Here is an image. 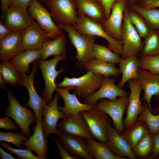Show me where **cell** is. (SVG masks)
Returning <instances> with one entry per match:
<instances>
[{
    "label": "cell",
    "instance_id": "1",
    "mask_svg": "<svg viewBox=\"0 0 159 159\" xmlns=\"http://www.w3.org/2000/svg\"><path fill=\"white\" fill-rule=\"evenodd\" d=\"M57 26L59 29L68 34V38L77 51L74 57L77 60L76 66L81 70L85 64L95 59L93 47L97 37L82 34L70 24H63Z\"/></svg>",
    "mask_w": 159,
    "mask_h": 159
},
{
    "label": "cell",
    "instance_id": "2",
    "mask_svg": "<svg viewBox=\"0 0 159 159\" xmlns=\"http://www.w3.org/2000/svg\"><path fill=\"white\" fill-rule=\"evenodd\" d=\"M6 90L9 104L4 109L6 116L14 119L21 132L29 138L30 125L37 121L35 113L26 106H22L14 97L11 89Z\"/></svg>",
    "mask_w": 159,
    "mask_h": 159
},
{
    "label": "cell",
    "instance_id": "3",
    "mask_svg": "<svg viewBox=\"0 0 159 159\" xmlns=\"http://www.w3.org/2000/svg\"><path fill=\"white\" fill-rule=\"evenodd\" d=\"M104 76L90 71L78 77L65 76L57 87H66L73 86L77 95L85 98L96 92L100 87Z\"/></svg>",
    "mask_w": 159,
    "mask_h": 159
},
{
    "label": "cell",
    "instance_id": "4",
    "mask_svg": "<svg viewBox=\"0 0 159 159\" xmlns=\"http://www.w3.org/2000/svg\"><path fill=\"white\" fill-rule=\"evenodd\" d=\"M74 27L82 34L95 36L104 38L108 42V47L111 50L121 55L122 48V42L110 35L101 24L92 21L84 14L78 12L77 22Z\"/></svg>",
    "mask_w": 159,
    "mask_h": 159
},
{
    "label": "cell",
    "instance_id": "5",
    "mask_svg": "<svg viewBox=\"0 0 159 159\" xmlns=\"http://www.w3.org/2000/svg\"><path fill=\"white\" fill-rule=\"evenodd\" d=\"M45 3L57 25L63 24L75 25L78 11L75 0H49Z\"/></svg>",
    "mask_w": 159,
    "mask_h": 159
},
{
    "label": "cell",
    "instance_id": "6",
    "mask_svg": "<svg viewBox=\"0 0 159 159\" xmlns=\"http://www.w3.org/2000/svg\"><path fill=\"white\" fill-rule=\"evenodd\" d=\"M68 59L66 56H54L52 59L46 61L39 59L38 60V66L41 69L45 82V87L43 92V97L46 100L47 104L52 100L53 93L57 87L55 83L57 77L62 73H64L65 69L62 65L59 70L56 66L61 61Z\"/></svg>",
    "mask_w": 159,
    "mask_h": 159
},
{
    "label": "cell",
    "instance_id": "7",
    "mask_svg": "<svg viewBox=\"0 0 159 159\" xmlns=\"http://www.w3.org/2000/svg\"><path fill=\"white\" fill-rule=\"evenodd\" d=\"M122 59L136 56L141 51L143 46L140 37L129 18L127 9L125 10L122 31Z\"/></svg>",
    "mask_w": 159,
    "mask_h": 159
},
{
    "label": "cell",
    "instance_id": "8",
    "mask_svg": "<svg viewBox=\"0 0 159 159\" xmlns=\"http://www.w3.org/2000/svg\"><path fill=\"white\" fill-rule=\"evenodd\" d=\"M38 65V61L37 60L33 62L32 69L29 75H27L26 73L20 74L21 85L25 87L29 92V100L24 105L32 109L37 121H43V112L47 104L45 98L39 95L34 86Z\"/></svg>",
    "mask_w": 159,
    "mask_h": 159
},
{
    "label": "cell",
    "instance_id": "9",
    "mask_svg": "<svg viewBox=\"0 0 159 159\" xmlns=\"http://www.w3.org/2000/svg\"><path fill=\"white\" fill-rule=\"evenodd\" d=\"M80 113L95 139L106 143L110 120L107 114L94 107Z\"/></svg>",
    "mask_w": 159,
    "mask_h": 159
},
{
    "label": "cell",
    "instance_id": "10",
    "mask_svg": "<svg viewBox=\"0 0 159 159\" xmlns=\"http://www.w3.org/2000/svg\"><path fill=\"white\" fill-rule=\"evenodd\" d=\"M128 103V97L127 96L119 97L113 101L102 99L93 105L95 108L102 110L110 117L113 121L114 128L121 133L124 131L123 113Z\"/></svg>",
    "mask_w": 159,
    "mask_h": 159
},
{
    "label": "cell",
    "instance_id": "11",
    "mask_svg": "<svg viewBox=\"0 0 159 159\" xmlns=\"http://www.w3.org/2000/svg\"><path fill=\"white\" fill-rule=\"evenodd\" d=\"M27 11L32 17L49 34L52 39H54L63 34L61 29L55 24L49 11L39 1L33 0Z\"/></svg>",
    "mask_w": 159,
    "mask_h": 159
},
{
    "label": "cell",
    "instance_id": "12",
    "mask_svg": "<svg viewBox=\"0 0 159 159\" xmlns=\"http://www.w3.org/2000/svg\"><path fill=\"white\" fill-rule=\"evenodd\" d=\"M128 1V0H116L112 5L109 17L101 24L110 35L122 42V21Z\"/></svg>",
    "mask_w": 159,
    "mask_h": 159
},
{
    "label": "cell",
    "instance_id": "13",
    "mask_svg": "<svg viewBox=\"0 0 159 159\" xmlns=\"http://www.w3.org/2000/svg\"><path fill=\"white\" fill-rule=\"evenodd\" d=\"M128 87L130 90L128 97L129 103L127 107V115L123 121L124 128H128L136 121L138 116L143 110L142 101L140 100V95L143 88L136 79L128 81Z\"/></svg>",
    "mask_w": 159,
    "mask_h": 159
},
{
    "label": "cell",
    "instance_id": "14",
    "mask_svg": "<svg viewBox=\"0 0 159 159\" xmlns=\"http://www.w3.org/2000/svg\"><path fill=\"white\" fill-rule=\"evenodd\" d=\"M57 128L64 133L86 140L95 139L80 112L74 115H65L58 124Z\"/></svg>",
    "mask_w": 159,
    "mask_h": 159
},
{
    "label": "cell",
    "instance_id": "15",
    "mask_svg": "<svg viewBox=\"0 0 159 159\" xmlns=\"http://www.w3.org/2000/svg\"><path fill=\"white\" fill-rule=\"evenodd\" d=\"M114 77H104L99 88L95 93L84 98V103L93 105L98 100L107 98L111 101L116 100L119 97L126 96L128 93L115 84Z\"/></svg>",
    "mask_w": 159,
    "mask_h": 159
},
{
    "label": "cell",
    "instance_id": "16",
    "mask_svg": "<svg viewBox=\"0 0 159 159\" xmlns=\"http://www.w3.org/2000/svg\"><path fill=\"white\" fill-rule=\"evenodd\" d=\"M60 95L55 93L52 101L44 108L43 115V127L44 132L46 138L52 134L58 135L59 130L57 129V122L60 119L63 118L65 115L60 111L58 106Z\"/></svg>",
    "mask_w": 159,
    "mask_h": 159
},
{
    "label": "cell",
    "instance_id": "17",
    "mask_svg": "<svg viewBox=\"0 0 159 159\" xmlns=\"http://www.w3.org/2000/svg\"><path fill=\"white\" fill-rule=\"evenodd\" d=\"M52 39L49 34L34 21L22 31L24 50H40L44 44Z\"/></svg>",
    "mask_w": 159,
    "mask_h": 159
},
{
    "label": "cell",
    "instance_id": "18",
    "mask_svg": "<svg viewBox=\"0 0 159 159\" xmlns=\"http://www.w3.org/2000/svg\"><path fill=\"white\" fill-rule=\"evenodd\" d=\"M4 13L3 23L12 31H22L34 21L27 8L9 7Z\"/></svg>",
    "mask_w": 159,
    "mask_h": 159
},
{
    "label": "cell",
    "instance_id": "19",
    "mask_svg": "<svg viewBox=\"0 0 159 159\" xmlns=\"http://www.w3.org/2000/svg\"><path fill=\"white\" fill-rule=\"evenodd\" d=\"M74 88L75 87L73 86L66 87H57L55 90L63 100L64 106H59V109L65 115H75L82 111L89 110L94 107L93 105L81 102L77 97L75 92L72 94L69 93L70 90H74Z\"/></svg>",
    "mask_w": 159,
    "mask_h": 159
},
{
    "label": "cell",
    "instance_id": "20",
    "mask_svg": "<svg viewBox=\"0 0 159 159\" xmlns=\"http://www.w3.org/2000/svg\"><path fill=\"white\" fill-rule=\"evenodd\" d=\"M24 50L22 31H11L0 39V59L1 62L9 61Z\"/></svg>",
    "mask_w": 159,
    "mask_h": 159
},
{
    "label": "cell",
    "instance_id": "21",
    "mask_svg": "<svg viewBox=\"0 0 159 159\" xmlns=\"http://www.w3.org/2000/svg\"><path fill=\"white\" fill-rule=\"evenodd\" d=\"M58 141L75 159H94L87 149L86 140L75 135L64 133L59 130Z\"/></svg>",
    "mask_w": 159,
    "mask_h": 159
},
{
    "label": "cell",
    "instance_id": "22",
    "mask_svg": "<svg viewBox=\"0 0 159 159\" xmlns=\"http://www.w3.org/2000/svg\"><path fill=\"white\" fill-rule=\"evenodd\" d=\"M106 143L110 149L121 159L137 158L125 138L112 127L109 120Z\"/></svg>",
    "mask_w": 159,
    "mask_h": 159
},
{
    "label": "cell",
    "instance_id": "23",
    "mask_svg": "<svg viewBox=\"0 0 159 159\" xmlns=\"http://www.w3.org/2000/svg\"><path fill=\"white\" fill-rule=\"evenodd\" d=\"M138 79L144 92L142 101H145L152 112L151 99L153 96L159 100V74L154 75L146 70L138 69Z\"/></svg>",
    "mask_w": 159,
    "mask_h": 159
},
{
    "label": "cell",
    "instance_id": "24",
    "mask_svg": "<svg viewBox=\"0 0 159 159\" xmlns=\"http://www.w3.org/2000/svg\"><path fill=\"white\" fill-rule=\"evenodd\" d=\"M42 122L37 121L36 125L33 128V135L22 144L34 151L40 159H45L47 156L48 141L44 132Z\"/></svg>",
    "mask_w": 159,
    "mask_h": 159
},
{
    "label": "cell",
    "instance_id": "25",
    "mask_svg": "<svg viewBox=\"0 0 159 159\" xmlns=\"http://www.w3.org/2000/svg\"><path fill=\"white\" fill-rule=\"evenodd\" d=\"M78 12L86 16L92 21L101 24L106 19L101 3L95 0H75Z\"/></svg>",
    "mask_w": 159,
    "mask_h": 159
},
{
    "label": "cell",
    "instance_id": "26",
    "mask_svg": "<svg viewBox=\"0 0 159 159\" xmlns=\"http://www.w3.org/2000/svg\"><path fill=\"white\" fill-rule=\"evenodd\" d=\"M119 64V69L122 74V77L117 86L122 89L125 83L129 80L138 79V59L137 56H131L122 59Z\"/></svg>",
    "mask_w": 159,
    "mask_h": 159
},
{
    "label": "cell",
    "instance_id": "27",
    "mask_svg": "<svg viewBox=\"0 0 159 159\" xmlns=\"http://www.w3.org/2000/svg\"><path fill=\"white\" fill-rule=\"evenodd\" d=\"M40 57V50H25L11 59L9 62L20 74L28 73L30 70V64Z\"/></svg>",
    "mask_w": 159,
    "mask_h": 159
},
{
    "label": "cell",
    "instance_id": "28",
    "mask_svg": "<svg viewBox=\"0 0 159 159\" xmlns=\"http://www.w3.org/2000/svg\"><path fill=\"white\" fill-rule=\"evenodd\" d=\"M67 39L65 35L63 34L52 40L45 42L40 50L41 59L45 60L48 57L66 55Z\"/></svg>",
    "mask_w": 159,
    "mask_h": 159
},
{
    "label": "cell",
    "instance_id": "29",
    "mask_svg": "<svg viewBox=\"0 0 159 159\" xmlns=\"http://www.w3.org/2000/svg\"><path fill=\"white\" fill-rule=\"evenodd\" d=\"M149 132L148 127L142 120L137 119L130 127L120 134L132 149Z\"/></svg>",
    "mask_w": 159,
    "mask_h": 159
},
{
    "label": "cell",
    "instance_id": "30",
    "mask_svg": "<svg viewBox=\"0 0 159 159\" xmlns=\"http://www.w3.org/2000/svg\"><path fill=\"white\" fill-rule=\"evenodd\" d=\"M115 64L95 59L85 64L83 68L87 71H90L105 77H118L121 74L119 69L116 67Z\"/></svg>",
    "mask_w": 159,
    "mask_h": 159
},
{
    "label": "cell",
    "instance_id": "31",
    "mask_svg": "<svg viewBox=\"0 0 159 159\" xmlns=\"http://www.w3.org/2000/svg\"><path fill=\"white\" fill-rule=\"evenodd\" d=\"M86 145L90 154L95 159H121L109 148L106 143L97 142L94 139L86 140Z\"/></svg>",
    "mask_w": 159,
    "mask_h": 159
},
{
    "label": "cell",
    "instance_id": "32",
    "mask_svg": "<svg viewBox=\"0 0 159 159\" xmlns=\"http://www.w3.org/2000/svg\"><path fill=\"white\" fill-rule=\"evenodd\" d=\"M130 7L143 18L149 27L159 30V9L148 8L134 4Z\"/></svg>",
    "mask_w": 159,
    "mask_h": 159
},
{
    "label": "cell",
    "instance_id": "33",
    "mask_svg": "<svg viewBox=\"0 0 159 159\" xmlns=\"http://www.w3.org/2000/svg\"><path fill=\"white\" fill-rule=\"evenodd\" d=\"M0 75L6 83L11 86L21 85L20 74L9 61L0 63Z\"/></svg>",
    "mask_w": 159,
    "mask_h": 159
},
{
    "label": "cell",
    "instance_id": "34",
    "mask_svg": "<svg viewBox=\"0 0 159 159\" xmlns=\"http://www.w3.org/2000/svg\"><path fill=\"white\" fill-rule=\"evenodd\" d=\"M153 138L150 132L132 149L136 157L151 158L153 147Z\"/></svg>",
    "mask_w": 159,
    "mask_h": 159
},
{
    "label": "cell",
    "instance_id": "35",
    "mask_svg": "<svg viewBox=\"0 0 159 159\" xmlns=\"http://www.w3.org/2000/svg\"><path fill=\"white\" fill-rule=\"evenodd\" d=\"M112 51L105 46L95 44L93 47L95 59L107 63H119L122 59L121 57Z\"/></svg>",
    "mask_w": 159,
    "mask_h": 159
},
{
    "label": "cell",
    "instance_id": "36",
    "mask_svg": "<svg viewBox=\"0 0 159 159\" xmlns=\"http://www.w3.org/2000/svg\"><path fill=\"white\" fill-rule=\"evenodd\" d=\"M143 110L139 115L137 119L144 121L147 125L150 133L153 136L159 131V114L154 115L147 103L144 102Z\"/></svg>",
    "mask_w": 159,
    "mask_h": 159
},
{
    "label": "cell",
    "instance_id": "37",
    "mask_svg": "<svg viewBox=\"0 0 159 159\" xmlns=\"http://www.w3.org/2000/svg\"><path fill=\"white\" fill-rule=\"evenodd\" d=\"M159 54V32L150 30L145 37L144 47L141 52L140 57Z\"/></svg>",
    "mask_w": 159,
    "mask_h": 159
},
{
    "label": "cell",
    "instance_id": "38",
    "mask_svg": "<svg viewBox=\"0 0 159 159\" xmlns=\"http://www.w3.org/2000/svg\"><path fill=\"white\" fill-rule=\"evenodd\" d=\"M139 68L154 75L159 74V54L147 55L138 59Z\"/></svg>",
    "mask_w": 159,
    "mask_h": 159
},
{
    "label": "cell",
    "instance_id": "39",
    "mask_svg": "<svg viewBox=\"0 0 159 159\" xmlns=\"http://www.w3.org/2000/svg\"><path fill=\"white\" fill-rule=\"evenodd\" d=\"M129 19L141 37H145L151 30L144 19L134 11L127 9Z\"/></svg>",
    "mask_w": 159,
    "mask_h": 159
},
{
    "label": "cell",
    "instance_id": "40",
    "mask_svg": "<svg viewBox=\"0 0 159 159\" xmlns=\"http://www.w3.org/2000/svg\"><path fill=\"white\" fill-rule=\"evenodd\" d=\"M29 138L22 132L15 133L12 131L8 132L0 131V142L11 143L15 145L17 148H21V145L23 142L27 141Z\"/></svg>",
    "mask_w": 159,
    "mask_h": 159
},
{
    "label": "cell",
    "instance_id": "41",
    "mask_svg": "<svg viewBox=\"0 0 159 159\" xmlns=\"http://www.w3.org/2000/svg\"><path fill=\"white\" fill-rule=\"evenodd\" d=\"M0 144L4 148L15 154L20 159H40L38 156H35L32 152V150L28 147L25 149H17L11 147L8 144L3 142H0Z\"/></svg>",
    "mask_w": 159,
    "mask_h": 159
},
{
    "label": "cell",
    "instance_id": "42",
    "mask_svg": "<svg viewBox=\"0 0 159 159\" xmlns=\"http://www.w3.org/2000/svg\"><path fill=\"white\" fill-rule=\"evenodd\" d=\"M9 117H6L0 119V128L6 130L8 131L11 130L18 131L19 126L16 125V122L12 121Z\"/></svg>",
    "mask_w": 159,
    "mask_h": 159
},
{
    "label": "cell",
    "instance_id": "43",
    "mask_svg": "<svg viewBox=\"0 0 159 159\" xmlns=\"http://www.w3.org/2000/svg\"><path fill=\"white\" fill-rule=\"evenodd\" d=\"M52 137L56 143L58 148V152L59 156L62 159H75L68 152L62 145L54 137Z\"/></svg>",
    "mask_w": 159,
    "mask_h": 159
},
{
    "label": "cell",
    "instance_id": "44",
    "mask_svg": "<svg viewBox=\"0 0 159 159\" xmlns=\"http://www.w3.org/2000/svg\"><path fill=\"white\" fill-rule=\"evenodd\" d=\"M33 0H9V6L15 8H28Z\"/></svg>",
    "mask_w": 159,
    "mask_h": 159
},
{
    "label": "cell",
    "instance_id": "45",
    "mask_svg": "<svg viewBox=\"0 0 159 159\" xmlns=\"http://www.w3.org/2000/svg\"><path fill=\"white\" fill-rule=\"evenodd\" d=\"M116 0H101V3L104 10L106 19L110 15L112 5Z\"/></svg>",
    "mask_w": 159,
    "mask_h": 159
},
{
    "label": "cell",
    "instance_id": "46",
    "mask_svg": "<svg viewBox=\"0 0 159 159\" xmlns=\"http://www.w3.org/2000/svg\"><path fill=\"white\" fill-rule=\"evenodd\" d=\"M153 147L151 158H155L159 153V131L153 136Z\"/></svg>",
    "mask_w": 159,
    "mask_h": 159
},
{
    "label": "cell",
    "instance_id": "47",
    "mask_svg": "<svg viewBox=\"0 0 159 159\" xmlns=\"http://www.w3.org/2000/svg\"><path fill=\"white\" fill-rule=\"evenodd\" d=\"M12 31L2 22L0 21V39H2Z\"/></svg>",
    "mask_w": 159,
    "mask_h": 159
},
{
    "label": "cell",
    "instance_id": "48",
    "mask_svg": "<svg viewBox=\"0 0 159 159\" xmlns=\"http://www.w3.org/2000/svg\"><path fill=\"white\" fill-rule=\"evenodd\" d=\"M0 156L2 159H16L9 153L5 152L2 148L0 147Z\"/></svg>",
    "mask_w": 159,
    "mask_h": 159
},
{
    "label": "cell",
    "instance_id": "49",
    "mask_svg": "<svg viewBox=\"0 0 159 159\" xmlns=\"http://www.w3.org/2000/svg\"><path fill=\"white\" fill-rule=\"evenodd\" d=\"M9 0H1V9L3 12L6 11L9 7Z\"/></svg>",
    "mask_w": 159,
    "mask_h": 159
},
{
    "label": "cell",
    "instance_id": "50",
    "mask_svg": "<svg viewBox=\"0 0 159 159\" xmlns=\"http://www.w3.org/2000/svg\"><path fill=\"white\" fill-rule=\"evenodd\" d=\"M144 7L148 8H156L159 7V0H156Z\"/></svg>",
    "mask_w": 159,
    "mask_h": 159
},
{
    "label": "cell",
    "instance_id": "51",
    "mask_svg": "<svg viewBox=\"0 0 159 159\" xmlns=\"http://www.w3.org/2000/svg\"><path fill=\"white\" fill-rule=\"evenodd\" d=\"M6 82L1 76L0 75V87L1 89L4 90H7L6 86Z\"/></svg>",
    "mask_w": 159,
    "mask_h": 159
},
{
    "label": "cell",
    "instance_id": "52",
    "mask_svg": "<svg viewBox=\"0 0 159 159\" xmlns=\"http://www.w3.org/2000/svg\"><path fill=\"white\" fill-rule=\"evenodd\" d=\"M155 0H142V5L141 6L145 7Z\"/></svg>",
    "mask_w": 159,
    "mask_h": 159
},
{
    "label": "cell",
    "instance_id": "53",
    "mask_svg": "<svg viewBox=\"0 0 159 159\" xmlns=\"http://www.w3.org/2000/svg\"><path fill=\"white\" fill-rule=\"evenodd\" d=\"M152 112H154L155 113H159V106L158 107H156L153 109H152Z\"/></svg>",
    "mask_w": 159,
    "mask_h": 159
},
{
    "label": "cell",
    "instance_id": "54",
    "mask_svg": "<svg viewBox=\"0 0 159 159\" xmlns=\"http://www.w3.org/2000/svg\"><path fill=\"white\" fill-rule=\"evenodd\" d=\"M138 0H128V2L131 4H133V3L136 2Z\"/></svg>",
    "mask_w": 159,
    "mask_h": 159
},
{
    "label": "cell",
    "instance_id": "55",
    "mask_svg": "<svg viewBox=\"0 0 159 159\" xmlns=\"http://www.w3.org/2000/svg\"><path fill=\"white\" fill-rule=\"evenodd\" d=\"M38 1H44L45 2L48 1L49 0H38Z\"/></svg>",
    "mask_w": 159,
    "mask_h": 159
},
{
    "label": "cell",
    "instance_id": "56",
    "mask_svg": "<svg viewBox=\"0 0 159 159\" xmlns=\"http://www.w3.org/2000/svg\"><path fill=\"white\" fill-rule=\"evenodd\" d=\"M95 0L97 1H98V2L101 3V0Z\"/></svg>",
    "mask_w": 159,
    "mask_h": 159
},
{
    "label": "cell",
    "instance_id": "57",
    "mask_svg": "<svg viewBox=\"0 0 159 159\" xmlns=\"http://www.w3.org/2000/svg\"><path fill=\"white\" fill-rule=\"evenodd\" d=\"M158 154H159V153ZM157 159H159V155H158L157 158Z\"/></svg>",
    "mask_w": 159,
    "mask_h": 159
}]
</instances>
